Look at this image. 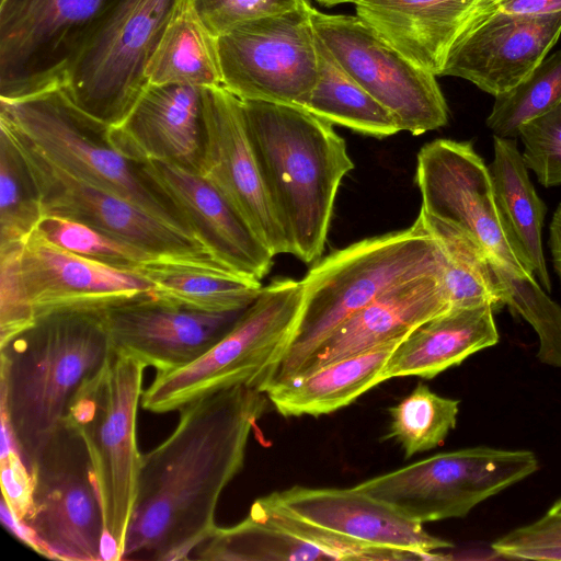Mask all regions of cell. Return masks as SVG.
<instances>
[{"label":"cell","mask_w":561,"mask_h":561,"mask_svg":"<svg viewBox=\"0 0 561 561\" xmlns=\"http://www.w3.org/2000/svg\"><path fill=\"white\" fill-rule=\"evenodd\" d=\"M267 396L238 385L179 409L172 433L141 454L136 504L121 560H187L217 525L225 488L242 469Z\"/></svg>","instance_id":"6da1fadb"},{"label":"cell","mask_w":561,"mask_h":561,"mask_svg":"<svg viewBox=\"0 0 561 561\" xmlns=\"http://www.w3.org/2000/svg\"><path fill=\"white\" fill-rule=\"evenodd\" d=\"M113 353L101 309L46 313L0 344L1 423L30 471Z\"/></svg>","instance_id":"7a4b0ae2"},{"label":"cell","mask_w":561,"mask_h":561,"mask_svg":"<svg viewBox=\"0 0 561 561\" xmlns=\"http://www.w3.org/2000/svg\"><path fill=\"white\" fill-rule=\"evenodd\" d=\"M242 105L289 253L313 263L323 252L341 181L354 169L345 140L304 107L251 100Z\"/></svg>","instance_id":"3957f363"},{"label":"cell","mask_w":561,"mask_h":561,"mask_svg":"<svg viewBox=\"0 0 561 561\" xmlns=\"http://www.w3.org/2000/svg\"><path fill=\"white\" fill-rule=\"evenodd\" d=\"M448 257L417 217L403 230L334 251L307 273L302 305L289 343L257 385L270 388L294 378L343 322L393 287L424 276L444 275Z\"/></svg>","instance_id":"277c9868"},{"label":"cell","mask_w":561,"mask_h":561,"mask_svg":"<svg viewBox=\"0 0 561 561\" xmlns=\"http://www.w3.org/2000/svg\"><path fill=\"white\" fill-rule=\"evenodd\" d=\"M0 119L67 174L127 199L194 238L182 213L140 162L113 145L110 126L78 107L62 87L15 101L0 100Z\"/></svg>","instance_id":"5b68a950"},{"label":"cell","mask_w":561,"mask_h":561,"mask_svg":"<svg viewBox=\"0 0 561 561\" xmlns=\"http://www.w3.org/2000/svg\"><path fill=\"white\" fill-rule=\"evenodd\" d=\"M300 280L277 278L262 287L232 328L190 364L157 373L140 404L167 413L238 385L257 387L283 356L302 305Z\"/></svg>","instance_id":"8992f818"},{"label":"cell","mask_w":561,"mask_h":561,"mask_svg":"<svg viewBox=\"0 0 561 561\" xmlns=\"http://www.w3.org/2000/svg\"><path fill=\"white\" fill-rule=\"evenodd\" d=\"M145 368L130 356L113 353L75 397L65 417L87 444L115 560H121L137 499L141 454L136 420Z\"/></svg>","instance_id":"52a82bcc"},{"label":"cell","mask_w":561,"mask_h":561,"mask_svg":"<svg viewBox=\"0 0 561 561\" xmlns=\"http://www.w3.org/2000/svg\"><path fill=\"white\" fill-rule=\"evenodd\" d=\"M30 472V507L19 523L24 542L55 560H115L91 457L73 424L64 421Z\"/></svg>","instance_id":"ba28073f"},{"label":"cell","mask_w":561,"mask_h":561,"mask_svg":"<svg viewBox=\"0 0 561 561\" xmlns=\"http://www.w3.org/2000/svg\"><path fill=\"white\" fill-rule=\"evenodd\" d=\"M179 0H115L70 64L62 88L82 111L119 124L145 88L146 66Z\"/></svg>","instance_id":"9c48e42d"},{"label":"cell","mask_w":561,"mask_h":561,"mask_svg":"<svg viewBox=\"0 0 561 561\" xmlns=\"http://www.w3.org/2000/svg\"><path fill=\"white\" fill-rule=\"evenodd\" d=\"M537 470L533 451L479 446L435 455L355 488L424 524L463 517Z\"/></svg>","instance_id":"30bf717a"},{"label":"cell","mask_w":561,"mask_h":561,"mask_svg":"<svg viewBox=\"0 0 561 561\" xmlns=\"http://www.w3.org/2000/svg\"><path fill=\"white\" fill-rule=\"evenodd\" d=\"M311 7L301 0L217 37L222 87L242 101L302 107L318 79Z\"/></svg>","instance_id":"8fae6325"},{"label":"cell","mask_w":561,"mask_h":561,"mask_svg":"<svg viewBox=\"0 0 561 561\" xmlns=\"http://www.w3.org/2000/svg\"><path fill=\"white\" fill-rule=\"evenodd\" d=\"M115 0H0V100L61 87L79 49Z\"/></svg>","instance_id":"7c38bea8"},{"label":"cell","mask_w":561,"mask_h":561,"mask_svg":"<svg viewBox=\"0 0 561 561\" xmlns=\"http://www.w3.org/2000/svg\"><path fill=\"white\" fill-rule=\"evenodd\" d=\"M316 35L339 65L414 136L448 122V106L436 76L421 69L357 15L311 7Z\"/></svg>","instance_id":"4fadbf2b"},{"label":"cell","mask_w":561,"mask_h":561,"mask_svg":"<svg viewBox=\"0 0 561 561\" xmlns=\"http://www.w3.org/2000/svg\"><path fill=\"white\" fill-rule=\"evenodd\" d=\"M0 124L10 130L32 170L44 216L65 217L91 226L154 257L225 268L193 237L125 198L67 174L43 157L7 122L0 119Z\"/></svg>","instance_id":"5bb4252c"},{"label":"cell","mask_w":561,"mask_h":561,"mask_svg":"<svg viewBox=\"0 0 561 561\" xmlns=\"http://www.w3.org/2000/svg\"><path fill=\"white\" fill-rule=\"evenodd\" d=\"M416 162L421 210L460 230L488 260L531 275L507 243L489 167L470 141L435 139L421 148Z\"/></svg>","instance_id":"9a60e30c"},{"label":"cell","mask_w":561,"mask_h":561,"mask_svg":"<svg viewBox=\"0 0 561 561\" xmlns=\"http://www.w3.org/2000/svg\"><path fill=\"white\" fill-rule=\"evenodd\" d=\"M201 174L238 210L273 255L289 253L249 137L242 101L224 87L202 90Z\"/></svg>","instance_id":"2e32d148"},{"label":"cell","mask_w":561,"mask_h":561,"mask_svg":"<svg viewBox=\"0 0 561 561\" xmlns=\"http://www.w3.org/2000/svg\"><path fill=\"white\" fill-rule=\"evenodd\" d=\"M243 311H201L151 294L101 309L113 352L152 366L157 373L197 359L232 328Z\"/></svg>","instance_id":"e0dca14e"},{"label":"cell","mask_w":561,"mask_h":561,"mask_svg":"<svg viewBox=\"0 0 561 561\" xmlns=\"http://www.w3.org/2000/svg\"><path fill=\"white\" fill-rule=\"evenodd\" d=\"M561 35V11L515 15L491 8L451 49L442 76L465 79L497 96L516 87Z\"/></svg>","instance_id":"ac0fdd59"},{"label":"cell","mask_w":561,"mask_h":561,"mask_svg":"<svg viewBox=\"0 0 561 561\" xmlns=\"http://www.w3.org/2000/svg\"><path fill=\"white\" fill-rule=\"evenodd\" d=\"M19 265L36 319L59 310L103 309L152 290L140 274L75 254L35 230L21 248Z\"/></svg>","instance_id":"d6986e66"},{"label":"cell","mask_w":561,"mask_h":561,"mask_svg":"<svg viewBox=\"0 0 561 561\" xmlns=\"http://www.w3.org/2000/svg\"><path fill=\"white\" fill-rule=\"evenodd\" d=\"M140 164L217 263L252 280L264 278L272 267L273 253L207 179L165 162L150 160Z\"/></svg>","instance_id":"ffe728a7"},{"label":"cell","mask_w":561,"mask_h":561,"mask_svg":"<svg viewBox=\"0 0 561 561\" xmlns=\"http://www.w3.org/2000/svg\"><path fill=\"white\" fill-rule=\"evenodd\" d=\"M108 135L133 161H160L199 173L204 150L202 90L148 84L126 117L110 126Z\"/></svg>","instance_id":"44dd1931"},{"label":"cell","mask_w":561,"mask_h":561,"mask_svg":"<svg viewBox=\"0 0 561 561\" xmlns=\"http://www.w3.org/2000/svg\"><path fill=\"white\" fill-rule=\"evenodd\" d=\"M275 494L301 518L370 546L423 553L431 560L448 558L436 551L453 547L451 542L428 534L423 524L355 486L314 489L296 485Z\"/></svg>","instance_id":"7402d4cb"},{"label":"cell","mask_w":561,"mask_h":561,"mask_svg":"<svg viewBox=\"0 0 561 561\" xmlns=\"http://www.w3.org/2000/svg\"><path fill=\"white\" fill-rule=\"evenodd\" d=\"M356 15L414 65L442 76L465 33L493 0H356Z\"/></svg>","instance_id":"603a6c76"},{"label":"cell","mask_w":561,"mask_h":561,"mask_svg":"<svg viewBox=\"0 0 561 561\" xmlns=\"http://www.w3.org/2000/svg\"><path fill=\"white\" fill-rule=\"evenodd\" d=\"M449 309L453 308L445 274L424 276L398 285L343 322L323 341L295 377L402 340L423 322Z\"/></svg>","instance_id":"cb8c5ba5"},{"label":"cell","mask_w":561,"mask_h":561,"mask_svg":"<svg viewBox=\"0 0 561 561\" xmlns=\"http://www.w3.org/2000/svg\"><path fill=\"white\" fill-rule=\"evenodd\" d=\"M492 304L454 308L416 327L396 346L382 373L434 378L470 355L495 345L499 332Z\"/></svg>","instance_id":"d4e9b609"},{"label":"cell","mask_w":561,"mask_h":561,"mask_svg":"<svg viewBox=\"0 0 561 561\" xmlns=\"http://www.w3.org/2000/svg\"><path fill=\"white\" fill-rule=\"evenodd\" d=\"M493 149L494 158L488 167L505 238L524 268L550 293L541 239L546 204L529 179L515 138L493 135Z\"/></svg>","instance_id":"484cf974"},{"label":"cell","mask_w":561,"mask_h":561,"mask_svg":"<svg viewBox=\"0 0 561 561\" xmlns=\"http://www.w3.org/2000/svg\"><path fill=\"white\" fill-rule=\"evenodd\" d=\"M401 340L331 363L265 391L284 416H319L348 405L383 381L385 365Z\"/></svg>","instance_id":"4316f807"},{"label":"cell","mask_w":561,"mask_h":561,"mask_svg":"<svg viewBox=\"0 0 561 561\" xmlns=\"http://www.w3.org/2000/svg\"><path fill=\"white\" fill-rule=\"evenodd\" d=\"M137 273L150 283L153 297L207 312L243 310L263 287L226 268L191 261L152 259Z\"/></svg>","instance_id":"83f0119b"},{"label":"cell","mask_w":561,"mask_h":561,"mask_svg":"<svg viewBox=\"0 0 561 561\" xmlns=\"http://www.w3.org/2000/svg\"><path fill=\"white\" fill-rule=\"evenodd\" d=\"M145 75L148 84H180L201 90L222 87L217 37L191 0H179Z\"/></svg>","instance_id":"f1b7e54d"},{"label":"cell","mask_w":561,"mask_h":561,"mask_svg":"<svg viewBox=\"0 0 561 561\" xmlns=\"http://www.w3.org/2000/svg\"><path fill=\"white\" fill-rule=\"evenodd\" d=\"M317 38L318 79L302 107L354 131L385 138L400 127L393 115L355 81Z\"/></svg>","instance_id":"f546056e"},{"label":"cell","mask_w":561,"mask_h":561,"mask_svg":"<svg viewBox=\"0 0 561 561\" xmlns=\"http://www.w3.org/2000/svg\"><path fill=\"white\" fill-rule=\"evenodd\" d=\"M195 552L205 561L331 560L323 550L252 513L233 526H217Z\"/></svg>","instance_id":"4dcf8cb0"},{"label":"cell","mask_w":561,"mask_h":561,"mask_svg":"<svg viewBox=\"0 0 561 561\" xmlns=\"http://www.w3.org/2000/svg\"><path fill=\"white\" fill-rule=\"evenodd\" d=\"M43 216L32 170L10 130L0 124V247L23 244Z\"/></svg>","instance_id":"1f68e13d"},{"label":"cell","mask_w":561,"mask_h":561,"mask_svg":"<svg viewBox=\"0 0 561 561\" xmlns=\"http://www.w3.org/2000/svg\"><path fill=\"white\" fill-rule=\"evenodd\" d=\"M388 437L396 439L407 458L442 445L457 424L459 401L433 392L419 383L391 407Z\"/></svg>","instance_id":"d6a6232c"},{"label":"cell","mask_w":561,"mask_h":561,"mask_svg":"<svg viewBox=\"0 0 561 561\" xmlns=\"http://www.w3.org/2000/svg\"><path fill=\"white\" fill-rule=\"evenodd\" d=\"M505 306L511 312L525 319L539 339L538 359L561 368V307L531 275L517 272L488 260Z\"/></svg>","instance_id":"836d02e7"},{"label":"cell","mask_w":561,"mask_h":561,"mask_svg":"<svg viewBox=\"0 0 561 561\" xmlns=\"http://www.w3.org/2000/svg\"><path fill=\"white\" fill-rule=\"evenodd\" d=\"M494 99L486 126L495 136L516 138L523 124L561 103V49L546 57L516 87Z\"/></svg>","instance_id":"e575fe53"},{"label":"cell","mask_w":561,"mask_h":561,"mask_svg":"<svg viewBox=\"0 0 561 561\" xmlns=\"http://www.w3.org/2000/svg\"><path fill=\"white\" fill-rule=\"evenodd\" d=\"M249 513L288 530L295 537L327 552L331 560L402 561L431 560L423 553L370 546L312 524L285 506L275 492L257 499Z\"/></svg>","instance_id":"d590c367"},{"label":"cell","mask_w":561,"mask_h":561,"mask_svg":"<svg viewBox=\"0 0 561 561\" xmlns=\"http://www.w3.org/2000/svg\"><path fill=\"white\" fill-rule=\"evenodd\" d=\"M35 231L47 241L104 265L136 272L154 257L91 226L59 216H43Z\"/></svg>","instance_id":"8d00e7d4"},{"label":"cell","mask_w":561,"mask_h":561,"mask_svg":"<svg viewBox=\"0 0 561 561\" xmlns=\"http://www.w3.org/2000/svg\"><path fill=\"white\" fill-rule=\"evenodd\" d=\"M525 165L545 187L561 185V103L520 126Z\"/></svg>","instance_id":"74e56055"},{"label":"cell","mask_w":561,"mask_h":561,"mask_svg":"<svg viewBox=\"0 0 561 561\" xmlns=\"http://www.w3.org/2000/svg\"><path fill=\"white\" fill-rule=\"evenodd\" d=\"M495 554L519 560H561V499L537 520L491 543Z\"/></svg>","instance_id":"f35d334b"},{"label":"cell","mask_w":561,"mask_h":561,"mask_svg":"<svg viewBox=\"0 0 561 561\" xmlns=\"http://www.w3.org/2000/svg\"><path fill=\"white\" fill-rule=\"evenodd\" d=\"M22 245L0 247V344L36 320L20 274Z\"/></svg>","instance_id":"ab89813d"},{"label":"cell","mask_w":561,"mask_h":561,"mask_svg":"<svg viewBox=\"0 0 561 561\" xmlns=\"http://www.w3.org/2000/svg\"><path fill=\"white\" fill-rule=\"evenodd\" d=\"M301 0H191L207 28L219 37L249 21L296 8Z\"/></svg>","instance_id":"60d3db41"},{"label":"cell","mask_w":561,"mask_h":561,"mask_svg":"<svg viewBox=\"0 0 561 561\" xmlns=\"http://www.w3.org/2000/svg\"><path fill=\"white\" fill-rule=\"evenodd\" d=\"M2 428L1 488L2 505L11 518L19 524L26 515L32 493V476L19 454L12 436L4 424Z\"/></svg>","instance_id":"b9f144b4"},{"label":"cell","mask_w":561,"mask_h":561,"mask_svg":"<svg viewBox=\"0 0 561 561\" xmlns=\"http://www.w3.org/2000/svg\"><path fill=\"white\" fill-rule=\"evenodd\" d=\"M497 11L515 15H542L561 11V0H493Z\"/></svg>","instance_id":"7bdbcfd3"},{"label":"cell","mask_w":561,"mask_h":561,"mask_svg":"<svg viewBox=\"0 0 561 561\" xmlns=\"http://www.w3.org/2000/svg\"><path fill=\"white\" fill-rule=\"evenodd\" d=\"M549 231V248L552 263L561 284V203L553 214Z\"/></svg>","instance_id":"ee69618b"},{"label":"cell","mask_w":561,"mask_h":561,"mask_svg":"<svg viewBox=\"0 0 561 561\" xmlns=\"http://www.w3.org/2000/svg\"><path fill=\"white\" fill-rule=\"evenodd\" d=\"M324 7H334L342 3H354L356 0H317Z\"/></svg>","instance_id":"f6af8a7d"}]
</instances>
